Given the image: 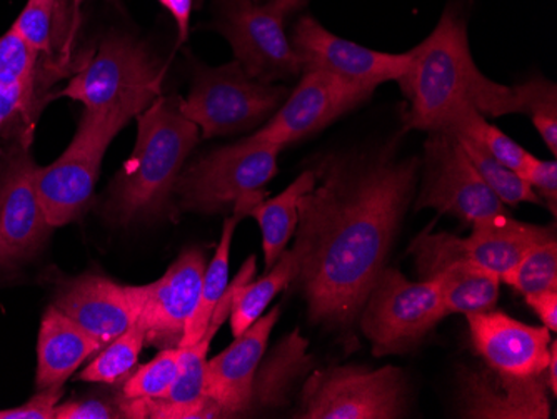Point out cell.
Masks as SVG:
<instances>
[{
	"label": "cell",
	"instance_id": "obj_1",
	"mask_svg": "<svg viewBox=\"0 0 557 419\" xmlns=\"http://www.w3.org/2000/svg\"><path fill=\"white\" fill-rule=\"evenodd\" d=\"M315 186L299 201L296 283L312 323L347 330L362 306L408 212L421 174L416 156L393 144L331 152L315 162Z\"/></svg>",
	"mask_w": 557,
	"mask_h": 419
},
{
	"label": "cell",
	"instance_id": "obj_2",
	"mask_svg": "<svg viewBox=\"0 0 557 419\" xmlns=\"http://www.w3.org/2000/svg\"><path fill=\"white\" fill-rule=\"evenodd\" d=\"M409 56L408 71L396 81L409 102L404 114L408 130H443L465 104L490 118L522 114L524 86H503L479 71L469 49L466 19L454 5L446 8L433 33Z\"/></svg>",
	"mask_w": 557,
	"mask_h": 419
},
{
	"label": "cell",
	"instance_id": "obj_3",
	"mask_svg": "<svg viewBox=\"0 0 557 419\" xmlns=\"http://www.w3.org/2000/svg\"><path fill=\"white\" fill-rule=\"evenodd\" d=\"M181 102V96H159L137 115L136 146L106 201V215L115 223L161 218L171 208L175 183L200 139L199 127L184 115Z\"/></svg>",
	"mask_w": 557,
	"mask_h": 419
},
{
	"label": "cell",
	"instance_id": "obj_4",
	"mask_svg": "<svg viewBox=\"0 0 557 419\" xmlns=\"http://www.w3.org/2000/svg\"><path fill=\"white\" fill-rule=\"evenodd\" d=\"M161 86L162 69L143 44L109 36L83 54L61 96L90 111L119 112L133 121L161 96Z\"/></svg>",
	"mask_w": 557,
	"mask_h": 419
},
{
	"label": "cell",
	"instance_id": "obj_5",
	"mask_svg": "<svg viewBox=\"0 0 557 419\" xmlns=\"http://www.w3.org/2000/svg\"><path fill=\"white\" fill-rule=\"evenodd\" d=\"M283 147L256 136L219 147L184 168L174 196L183 211L222 212L247 197L265 193L277 174Z\"/></svg>",
	"mask_w": 557,
	"mask_h": 419
},
{
	"label": "cell",
	"instance_id": "obj_6",
	"mask_svg": "<svg viewBox=\"0 0 557 419\" xmlns=\"http://www.w3.org/2000/svg\"><path fill=\"white\" fill-rule=\"evenodd\" d=\"M129 122L119 112L86 109L67 149L52 164L37 168V193L54 230L72 223L89 208L102 159Z\"/></svg>",
	"mask_w": 557,
	"mask_h": 419
},
{
	"label": "cell",
	"instance_id": "obj_7",
	"mask_svg": "<svg viewBox=\"0 0 557 419\" xmlns=\"http://www.w3.org/2000/svg\"><path fill=\"white\" fill-rule=\"evenodd\" d=\"M289 90L250 77L237 61L221 67L199 65L181 109L202 139L255 130L286 101Z\"/></svg>",
	"mask_w": 557,
	"mask_h": 419
},
{
	"label": "cell",
	"instance_id": "obj_8",
	"mask_svg": "<svg viewBox=\"0 0 557 419\" xmlns=\"http://www.w3.org/2000/svg\"><path fill=\"white\" fill-rule=\"evenodd\" d=\"M556 237L554 226L519 223L509 214L493 215L472 223L468 237L431 233L429 227L412 241L411 252L421 281L433 280L447 262L468 261L503 276L525 252Z\"/></svg>",
	"mask_w": 557,
	"mask_h": 419
},
{
	"label": "cell",
	"instance_id": "obj_9",
	"mask_svg": "<svg viewBox=\"0 0 557 419\" xmlns=\"http://www.w3.org/2000/svg\"><path fill=\"white\" fill-rule=\"evenodd\" d=\"M444 318L446 312L434 281L414 283L386 266L358 319L362 333L371 341L372 355L381 358L414 348Z\"/></svg>",
	"mask_w": 557,
	"mask_h": 419
},
{
	"label": "cell",
	"instance_id": "obj_10",
	"mask_svg": "<svg viewBox=\"0 0 557 419\" xmlns=\"http://www.w3.org/2000/svg\"><path fill=\"white\" fill-rule=\"evenodd\" d=\"M289 15L281 0H212L214 29L230 42L234 61L265 84L302 72L286 33Z\"/></svg>",
	"mask_w": 557,
	"mask_h": 419
},
{
	"label": "cell",
	"instance_id": "obj_11",
	"mask_svg": "<svg viewBox=\"0 0 557 419\" xmlns=\"http://www.w3.org/2000/svg\"><path fill=\"white\" fill-rule=\"evenodd\" d=\"M406 393V380L396 366L374 371L359 366H331L304 384L299 418H404L408 412Z\"/></svg>",
	"mask_w": 557,
	"mask_h": 419
},
{
	"label": "cell",
	"instance_id": "obj_12",
	"mask_svg": "<svg viewBox=\"0 0 557 419\" xmlns=\"http://www.w3.org/2000/svg\"><path fill=\"white\" fill-rule=\"evenodd\" d=\"M424 144V172L414 209H436L465 223L509 214L490 189L461 143L447 131H431Z\"/></svg>",
	"mask_w": 557,
	"mask_h": 419
},
{
	"label": "cell",
	"instance_id": "obj_13",
	"mask_svg": "<svg viewBox=\"0 0 557 419\" xmlns=\"http://www.w3.org/2000/svg\"><path fill=\"white\" fill-rule=\"evenodd\" d=\"M258 259L250 256L240 268L239 274L231 281L221 301L215 306L205 336L193 346L183 348L181 353L180 373L172 383L171 390L158 399H122L119 411L122 418H158V419H205L222 418L219 406L206 393V368L208 353L212 340L218 334L225 319L230 318L234 294L247 281L255 280Z\"/></svg>",
	"mask_w": 557,
	"mask_h": 419
},
{
	"label": "cell",
	"instance_id": "obj_14",
	"mask_svg": "<svg viewBox=\"0 0 557 419\" xmlns=\"http://www.w3.org/2000/svg\"><path fill=\"white\" fill-rule=\"evenodd\" d=\"M30 144L14 143L0 161V273L33 258L54 227L37 193Z\"/></svg>",
	"mask_w": 557,
	"mask_h": 419
},
{
	"label": "cell",
	"instance_id": "obj_15",
	"mask_svg": "<svg viewBox=\"0 0 557 419\" xmlns=\"http://www.w3.org/2000/svg\"><path fill=\"white\" fill-rule=\"evenodd\" d=\"M374 90L346 83L324 71H304L296 89L255 136L284 149L333 124L369 99Z\"/></svg>",
	"mask_w": 557,
	"mask_h": 419
},
{
	"label": "cell",
	"instance_id": "obj_16",
	"mask_svg": "<svg viewBox=\"0 0 557 419\" xmlns=\"http://www.w3.org/2000/svg\"><path fill=\"white\" fill-rule=\"evenodd\" d=\"M290 46L304 71H324L356 86L377 89L397 81L411 64L409 52H379L329 33L314 17L299 19L289 36Z\"/></svg>",
	"mask_w": 557,
	"mask_h": 419
},
{
	"label": "cell",
	"instance_id": "obj_17",
	"mask_svg": "<svg viewBox=\"0 0 557 419\" xmlns=\"http://www.w3.org/2000/svg\"><path fill=\"white\" fill-rule=\"evenodd\" d=\"M206 266L202 249L187 248L161 280L143 286V309L137 321L143 324L146 344L158 349L181 348L199 305Z\"/></svg>",
	"mask_w": 557,
	"mask_h": 419
},
{
	"label": "cell",
	"instance_id": "obj_18",
	"mask_svg": "<svg viewBox=\"0 0 557 419\" xmlns=\"http://www.w3.org/2000/svg\"><path fill=\"white\" fill-rule=\"evenodd\" d=\"M52 306L106 348L139 319L143 286H124L104 276L83 274L59 287Z\"/></svg>",
	"mask_w": 557,
	"mask_h": 419
},
{
	"label": "cell",
	"instance_id": "obj_19",
	"mask_svg": "<svg viewBox=\"0 0 557 419\" xmlns=\"http://www.w3.org/2000/svg\"><path fill=\"white\" fill-rule=\"evenodd\" d=\"M475 353L487 366L512 377H541L550 358V331L529 326L506 312L466 315Z\"/></svg>",
	"mask_w": 557,
	"mask_h": 419
},
{
	"label": "cell",
	"instance_id": "obj_20",
	"mask_svg": "<svg viewBox=\"0 0 557 419\" xmlns=\"http://www.w3.org/2000/svg\"><path fill=\"white\" fill-rule=\"evenodd\" d=\"M547 383L541 377H512L491 366L466 369L459 378V412L475 419H549Z\"/></svg>",
	"mask_w": 557,
	"mask_h": 419
},
{
	"label": "cell",
	"instance_id": "obj_21",
	"mask_svg": "<svg viewBox=\"0 0 557 419\" xmlns=\"http://www.w3.org/2000/svg\"><path fill=\"white\" fill-rule=\"evenodd\" d=\"M278 316L281 306H275L237 336L230 348L208 361L206 393L221 409L222 418L249 415L256 371Z\"/></svg>",
	"mask_w": 557,
	"mask_h": 419
},
{
	"label": "cell",
	"instance_id": "obj_22",
	"mask_svg": "<svg viewBox=\"0 0 557 419\" xmlns=\"http://www.w3.org/2000/svg\"><path fill=\"white\" fill-rule=\"evenodd\" d=\"M75 0H27L14 27L40 56V71L50 84L79 69L74 44L81 22Z\"/></svg>",
	"mask_w": 557,
	"mask_h": 419
},
{
	"label": "cell",
	"instance_id": "obj_23",
	"mask_svg": "<svg viewBox=\"0 0 557 419\" xmlns=\"http://www.w3.org/2000/svg\"><path fill=\"white\" fill-rule=\"evenodd\" d=\"M102 349L71 318L50 306L42 316L37 341V390L64 386L65 381Z\"/></svg>",
	"mask_w": 557,
	"mask_h": 419
},
{
	"label": "cell",
	"instance_id": "obj_24",
	"mask_svg": "<svg viewBox=\"0 0 557 419\" xmlns=\"http://www.w3.org/2000/svg\"><path fill=\"white\" fill-rule=\"evenodd\" d=\"M308 344L300 336L299 330H296L272 349L265 361L262 358L256 371L250 412L286 405L287 394L294 384L311 368L312 358L308 355Z\"/></svg>",
	"mask_w": 557,
	"mask_h": 419
},
{
	"label": "cell",
	"instance_id": "obj_25",
	"mask_svg": "<svg viewBox=\"0 0 557 419\" xmlns=\"http://www.w3.org/2000/svg\"><path fill=\"white\" fill-rule=\"evenodd\" d=\"M429 281L436 283L446 316L491 311L499 299L500 278L472 262H447Z\"/></svg>",
	"mask_w": 557,
	"mask_h": 419
},
{
	"label": "cell",
	"instance_id": "obj_26",
	"mask_svg": "<svg viewBox=\"0 0 557 419\" xmlns=\"http://www.w3.org/2000/svg\"><path fill=\"white\" fill-rule=\"evenodd\" d=\"M314 186V169H308L278 196L271 199L265 197L250 209L249 215H252L261 227L265 268L271 269L286 251L287 244L296 234L299 223L300 197Z\"/></svg>",
	"mask_w": 557,
	"mask_h": 419
},
{
	"label": "cell",
	"instance_id": "obj_27",
	"mask_svg": "<svg viewBox=\"0 0 557 419\" xmlns=\"http://www.w3.org/2000/svg\"><path fill=\"white\" fill-rule=\"evenodd\" d=\"M297 271L299 264L296 255L293 249H286L265 276L258 281H247L236 291L230 315L234 337L240 336L250 324L261 318L269 303L296 281Z\"/></svg>",
	"mask_w": 557,
	"mask_h": 419
},
{
	"label": "cell",
	"instance_id": "obj_28",
	"mask_svg": "<svg viewBox=\"0 0 557 419\" xmlns=\"http://www.w3.org/2000/svg\"><path fill=\"white\" fill-rule=\"evenodd\" d=\"M239 221L240 218L236 214L224 221L221 241H219L214 258H212L211 264L206 266L202 286H200L199 305H197L196 312L187 324L181 348L193 346L200 337L205 336L212 312H214L215 306L221 301L227 286H230L231 246H233L234 231H236Z\"/></svg>",
	"mask_w": 557,
	"mask_h": 419
},
{
	"label": "cell",
	"instance_id": "obj_29",
	"mask_svg": "<svg viewBox=\"0 0 557 419\" xmlns=\"http://www.w3.org/2000/svg\"><path fill=\"white\" fill-rule=\"evenodd\" d=\"M440 131H447L458 139L475 144L500 164L508 165L516 172L521 169L529 155L524 147L519 146L499 127L490 124L486 121V115L481 114L471 104L461 106L458 111H454L453 115L447 119L446 126Z\"/></svg>",
	"mask_w": 557,
	"mask_h": 419
},
{
	"label": "cell",
	"instance_id": "obj_30",
	"mask_svg": "<svg viewBox=\"0 0 557 419\" xmlns=\"http://www.w3.org/2000/svg\"><path fill=\"white\" fill-rule=\"evenodd\" d=\"M146 346V333L139 321L121 336L100 349L99 355L89 362L79 380L86 383L114 384L133 374L139 362L140 352Z\"/></svg>",
	"mask_w": 557,
	"mask_h": 419
},
{
	"label": "cell",
	"instance_id": "obj_31",
	"mask_svg": "<svg viewBox=\"0 0 557 419\" xmlns=\"http://www.w3.org/2000/svg\"><path fill=\"white\" fill-rule=\"evenodd\" d=\"M46 93L39 87L0 84V137L30 144L37 115L42 111Z\"/></svg>",
	"mask_w": 557,
	"mask_h": 419
},
{
	"label": "cell",
	"instance_id": "obj_32",
	"mask_svg": "<svg viewBox=\"0 0 557 419\" xmlns=\"http://www.w3.org/2000/svg\"><path fill=\"white\" fill-rule=\"evenodd\" d=\"M458 139V137H456ZM461 143L462 149L466 155L471 159L474 168L478 169L479 174L483 177L484 183L490 186V189L499 197L500 202L509 208L529 202V205H543L540 196L531 189L528 183L519 176L515 169L508 165L500 164L499 161L483 151L481 147L469 140L458 139Z\"/></svg>",
	"mask_w": 557,
	"mask_h": 419
},
{
	"label": "cell",
	"instance_id": "obj_33",
	"mask_svg": "<svg viewBox=\"0 0 557 419\" xmlns=\"http://www.w3.org/2000/svg\"><path fill=\"white\" fill-rule=\"evenodd\" d=\"M0 84L39 87L44 93L50 86L40 71V56L14 27L0 36Z\"/></svg>",
	"mask_w": 557,
	"mask_h": 419
},
{
	"label": "cell",
	"instance_id": "obj_34",
	"mask_svg": "<svg viewBox=\"0 0 557 419\" xmlns=\"http://www.w3.org/2000/svg\"><path fill=\"white\" fill-rule=\"evenodd\" d=\"M500 283L515 287L522 296L557 291V239L537 244L521 261L500 276Z\"/></svg>",
	"mask_w": 557,
	"mask_h": 419
},
{
	"label": "cell",
	"instance_id": "obj_35",
	"mask_svg": "<svg viewBox=\"0 0 557 419\" xmlns=\"http://www.w3.org/2000/svg\"><path fill=\"white\" fill-rule=\"evenodd\" d=\"M181 353L183 348L161 349L152 361L140 366L136 373L125 380L122 399L137 402L162 398L180 373Z\"/></svg>",
	"mask_w": 557,
	"mask_h": 419
},
{
	"label": "cell",
	"instance_id": "obj_36",
	"mask_svg": "<svg viewBox=\"0 0 557 419\" xmlns=\"http://www.w3.org/2000/svg\"><path fill=\"white\" fill-rule=\"evenodd\" d=\"M524 86V109L522 114L533 121L547 149L557 155V87L549 81L531 79Z\"/></svg>",
	"mask_w": 557,
	"mask_h": 419
},
{
	"label": "cell",
	"instance_id": "obj_37",
	"mask_svg": "<svg viewBox=\"0 0 557 419\" xmlns=\"http://www.w3.org/2000/svg\"><path fill=\"white\" fill-rule=\"evenodd\" d=\"M519 176L531 186V189L540 196L541 201L546 202L553 215L557 211V164L556 161L536 158L528 155L524 164L518 171Z\"/></svg>",
	"mask_w": 557,
	"mask_h": 419
},
{
	"label": "cell",
	"instance_id": "obj_38",
	"mask_svg": "<svg viewBox=\"0 0 557 419\" xmlns=\"http://www.w3.org/2000/svg\"><path fill=\"white\" fill-rule=\"evenodd\" d=\"M62 394L64 386L39 390L25 405L0 411V419H55V406Z\"/></svg>",
	"mask_w": 557,
	"mask_h": 419
},
{
	"label": "cell",
	"instance_id": "obj_39",
	"mask_svg": "<svg viewBox=\"0 0 557 419\" xmlns=\"http://www.w3.org/2000/svg\"><path fill=\"white\" fill-rule=\"evenodd\" d=\"M122 418L121 411L99 399L71 402L55 406V419H114Z\"/></svg>",
	"mask_w": 557,
	"mask_h": 419
},
{
	"label": "cell",
	"instance_id": "obj_40",
	"mask_svg": "<svg viewBox=\"0 0 557 419\" xmlns=\"http://www.w3.org/2000/svg\"><path fill=\"white\" fill-rule=\"evenodd\" d=\"M524 298L529 308L533 309L537 318L543 321L544 326L554 333L557 330V291L529 294Z\"/></svg>",
	"mask_w": 557,
	"mask_h": 419
},
{
	"label": "cell",
	"instance_id": "obj_41",
	"mask_svg": "<svg viewBox=\"0 0 557 419\" xmlns=\"http://www.w3.org/2000/svg\"><path fill=\"white\" fill-rule=\"evenodd\" d=\"M158 2L174 19L175 26L180 30V39L186 40L189 36L190 14L196 0H158Z\"/></svg>",
	"mask_w": 557,
	"mask_h": 419
},
{
	"label": "cell",
	"instance_id": "obj_42",
	"mask_svg": "<svg viewBox=\"0 0 557 419\" xmlns=\"http://www.w3.org/2000/svg\"><path fill=\"white\" fill-rule=\"evenodd\" d=\"M544 378H546L547 387L550 393L556 396L557 393V343L553 341L550 343V358L549 365H547L546 371H544Z\"/></svg>",
	"mask_w": 557,
	"mask_h": 419
},
{
	"label": "cell",
	"instance_id": "obj_43",
	"mask_svg": "<svg viewBox=\"0 0 557 419\" xmlns=\"http://www.w3.org/2000/svg\"><path fill=\"white\" fill-rule=\"evenodd\" d=\"M281 2H283L284 8L293 14V12L299 11L300 8H304L308 0H281Z\"/></svg>",
	"mask_w": 557,
	"mask_h": 419
},
{
	"label": "cell",
	"instance_id": "obj_44",
	"mask_svg": "<svg viewBox=\"0 0 557 419\" xmlns=\"http://www.w3.org/2000/svg\"><path fill=\"white\" fill-rule=\"evenodd\" d=\"M84 0H75V4H83Z\"/></svg>",
	"mask_w": 557,
	"mask_h": 419
},
{
	"label": "cell",
	"instance_id": "obj_45",
	"mask_svg": "<svg viewBox=\"0 0 557 419\" xmlns=\"http://www.w3.org/2000/svg\"><path fill=\"white\" fill-rule=\"evenodd\" d=\"M255 2H265V0H255Z\"/></svg>",
	"mask_w": 557,
	"mask_h": 419
}]
</instances>
